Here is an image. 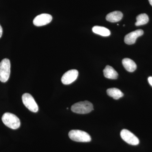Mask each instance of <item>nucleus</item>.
<instances>
[{
	"label": "nucleus",
	"instance_id": "1",
	"mask_svg": "<svg viewBox=\"0 0 152 152\" xmlns=\"http://www.w3.org/2000/svg\"><path fill=\"white\" fill-rule=\"evenodd\" d=\"M71 110L76 113L86 114L89 113L94 110L92 104L88 101L80 102L72 106Z\"/></svg>",
	"mask_w": 152,
	"mask_h": 152
},
{
	"label": "nucleus",
	"instance_id": "2",
	"mask_svg": "<svg viewBox=\"0 0 152 152\" xmlns=\"http://www.w3.org/2000/svg\"><path fill=\"white\" fill-rule=\"evenodd\" d=\"M3 123L8 127L17 129L20 126V121L18 118L13 114L6 113L2 117Z\"/></svg>",
	"mask_w": 152,
	"mask_h": 152
},
{
	"label": "nucleus",
	"instance_id": "3",
	"mask_svg": "<svg viewBox=\"0 0 152 152\" xmlns=\"http://www.w3.org/2000/svg\"><path fill=\"white\" fill-rule=\"evenodd\" d=\"M69 136L72 140L75 142H87L91 140V138L88 134L79 130H72L70 131Z\"/></svg>",
	"mask_w": 152,
	"mask_h": 152
},
{
	"label": "nucleus",
	"instance_id": "4",
	"mask_svg": "<svg viewBox=\"0 0 152 152\" xmlns=\"http://www.w3.org/2000/svg\"><path fill=\"white\" fill-rule=\"evenodd\" d=\"M11 64L10 60L5 58L0 63V81L6 83L8 80L10 74Z\"/></svg>",
	"mask_w": 152,
	"mask_h": 152
},
{
	"label": "nucleus",
	"instance_id": "5",
	"mask_svg": "<svg viewBox=\"0 0 152 152\" xmlns=\"http://www.w3.org/2000/svg\"><path fill=\"white\" fill-rule=\"evenodd\" d=\"M22 101L24 105L31 111L37 113L39 110V107L32 96L28 93H26L22 96Z\"/></svg>",
	"mask_w": 152,
	"mask_h": 152
},
{
	"label": "nucleus",
	"instance_id": "6",
	"mask_svg": "<svg viewBox=\"0 0 152 152\" xmlns=\"http://www.w3.org/2000/svg\"><path fill=\"white\" fill-rule=\"evenodd\" d=\"M121 136L124 141L129 145H137L140 143L139 139L128 130L124 129L121 131Z\"/></svg>",
	"mask_w": 152,
	"mask_h": 152
},
{
	"label": "nucleus",
	"instance_id": "7",
	"mask_svg": "<svg viewBox=\"0 0 152 152\" xmlns=\"http://www.w3.org/2000/svg\"><path fill=\"white\" fill-rule=\"evenodd\" d=\"M78 74V72L76 69L68 71L62 77V83L64 85L70 84L77 80Z\"/></svg>",
	"mask_w": 152,
	"mask_h": 152
},
{
	"label": "nucleus",
	"instance_id": "8",
	"mask_svg": "<svg viewBox=\"0 0 152 152\" xmlns=\"http://www.w3.org/2000/svg\"><path fill=\"white\" fill-rule=\"evenodd\" d=\"M53 18L48 14H42L37 16L33 20L34 24L37 26H42L51 22Z\"/></svg>",
	"mask_w": 152,
	"mask_h": 152
},
{
	"label": "nucleus",
	"instance_id": "9",
	"mask_svg": "<svg viewBox=\"0 0 152 152\" xmlns=\"http://www.w3.org/2000/svg\"><path fill=\"white\" fill-rule=\"evenodd\" d=\"M143 34V31L141 29L136 30L129 33L125 37V42L129 45L134 44L137 38L142 35Z\"/></svg>",
	"mask_w": 152,
	"mask_h": 152
},
{
	"label": "nucleus",
	"instance_id": "10",
	"mask_svg": "<svg viewBox=\"0 0 152 152\" xmlns=\"http://www.w3.org/2000/svg\"><path fill=\"white\" fill-rule=\"evenodd\" d=\"M123 17V14L120 11H114L107 15L106 19L111 23H116L120 21Z\"/></svg>",
	"mask_w": 152,
	"mask_h": 152
},
{
	"label": "nucleus",
	"instance_id": "11",
	"mask_svg": "<svg viewBox=\"0 0 152 152\" xmlns=\"http://www.w3.org/2000/svg\"><path fill=\"white\" fill-rule=\"evenodd\" d=\"M104 76L108 79L115 80L118 78V74L115 70L111 66L107 65L103 70Z\"/></svg>",
	"mask_w": 152,
	"mask_h": 152
},
{
	"label": "nucleus",
	"instance_id": "12",
	"mask_svg": "<svg viewBox=\"0 0 152 152\" xmlns=\"http://www.w3.org/2000/svg\"><path fill=\"white\" fill-rule=\"evenodd\" d=\"M123 66L128 72H132L136 70L137 66L136 63L131 59L125 58L122 61Z\"/></svg>",
	"mask_w": 152,
	"mask_h": 152
},
{
	"label": "nucleus",
	"instance_id": "13",
	"mask_svg": "<svg viewBox=\"0 0 152 152\" xmlns=\"http://www.w3.org/2000/svg\"><path fill=\"white\" fill-rule=\"evenodd\" d=\"M107 94L110 96L113 97L115 99L117 100L122 97L124 94L121 90L117 88H110L107 90Z\"/></svg>",
	"mask_w": 152,
	"mask_h": 152
},
{
	"label": "nucleus",
	"instance_id": "14",
	"mask_svg": "<svg viewBox=\"0 0 152 152\" xmlns=\"http://www.w3.org/2000/svg\"><path fill=\"white\" fill-rule=\"evenodd\" d=\"M93 32L103 37H108L110 35V30L107 28L99 26H95L93 28Z\"/></svg>",
	"mask_w": 152,
	"mask_h": 152
},
{
	"label": "nucleus",
	"instance_id": "15",
	"mask_svg": "<svg viewBox=\"0 0 152 152\" xmlns=\"http://www.w3.org/2000/svg\"><path fill=\"white\" fill-rule=\"evenodd\" d=\"M137 22L135 23V26H137L146 24L149 21V17L146 14H140L137 16Z\"/></svg>",
	"mask_w": 152,
	"mask_h": 152
},
{
	"label": "nucleus",
	"instance_id": "16",
	"mask_svg": "<svg viewBox=\"0 0 152 152\" xmlns=\"http://www.w3.org/2000/svg\"><path fill=\"white\" fill-rule=\"evenodd\" d=\"M148 81L150 85L152 87V77H149L148 78Z\"/></svg>",
	"mask_w": 152,
	"mask_h": 152
},
{
	"label": "nucleus",
	"instance_id": "17",
	"mask_svg": "<svg viewBox=\"0 0 152 152\" xmlns=\"http://www.w3.org/2000/svg\"><path fill=\"white\" fill-rule=\"evenodd\" d=\"M3 34V29L1 26L0 25V38L2 37Z\"/></svg>",
	"mask_w": 152,
	"mask_h": 152
},
{
	"label": "nucleus",
	"instance_id": "18",
	"mask_svg": "<svg viewBox=\"0 0 152 152\" xmlns=\"http://www.w3.org/2000/svg\"><path fill=\"white\" fill-rule=\"evenodd\" d=\"M150 4L152 6V0H148Z\"/></svg>",
	"mask_w": 152,
	"mask_h": 152
}]
</instances>
